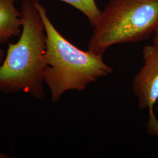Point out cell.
<instances>
[{
    "label": "cell",
    "mask_w": 158,
    "mask_h": 158,
    "mask_svg": "<svg viewBox=\"0 0 158 158\" xmlns=\"http://www.w3.org/2000/svg\"><path fill=\"white\" fill-rule=\"evenodd\" d=\"M34 1L46 33L44 81L49 88L51 101L56 102L68 91H84L89 85L113 72L103 55L81 50L60 34L48 17L45 8Z\"/></svg>",
    "instance_id": "obj_1"
},
{
    "label": "cell",
    "mask_w": 158,
    "mask_h": 158,
    "mask_svg": "<svg viewBox=\"0 0 158 158\" xmlns=\"http://www.w3.org/2000/svg\"><path fill=\"white\" fill-rule=\"evenodd\" d=\"M23 30L15 44H10L0 66V91L24 92L37 100L44 98L46 33L33 0H23Z\"/></svg>",
    "instance_id": "obj_2"
},
{
    "label": "cell",
    "mask_w": 158,
    "mask_h": 158,
    "mask_svg": "<svg viewBox=\"0 0 158 158\" xmlns=\"http://www.w3.org/2000/svg\"><path fill=\"white\" fill-rule=\"evenodd\" d=\"M158 24V0H111L101 12L89 50L104 55L119 44L148 40Z\"/></svg>",
    "instance_id": "obj_3"
},
{
    "label": "cell",
    "mask_w": 158,
    "mask_h": 158,
    "mask_svg": "<svg viewBox=\"0 0 158 158\" xmlns=\"http://www.w3.org/2000/svg\"><path fill=\"white\" fill-rule=\"evenodd\" d=\"M143 66L133 80L132 89L141 110L148 109L147 129L158 124L154 109L158 100V47L145 46L142 50Z\"/></svg>",
    "instance_id": "obj_4"
},
{
    "label": "cell",
    "mask_w": 158,
    "mask_h": 158,
    "mask_svg": "<svg viewBox=\"0 0 158 158\" xmlns=\"http://www.w3.org/2000/svg\"><path fill=\"white\" fill-rule=\"evenodd\" d=\"M15 0H0V34L7 39L21 33V12L14 6Z\"/></svg>",
    "instance_id": "obj_5"
},
{
    "label": "cell",
    "mask_w": 158,
    "mask_h": 158,
    "mask_svg": "<svg viewBox=\"0 0 158 158\" xmlns=\"http://www.w3.org/2000/svg\"><path fill=\"white\" fill-rule=\"evenodd\" d=\"M39 2L40 0H34ZM66 2L81 12L87 17L91 25L94 27L100 17L101 12L96 5L94 0H59Z\"/></svg>",
    "instance_id": "obj_6"
},
{
    "label": "cell",
    "mask_w": 158,
    "mask_h": 158,
    "mask_svg": "<svg viewBox=\"0 0 158 158\" xmlns=\"http://www.w3.org/2000/svg\"><path fill=\"white\" fill-rule=\"evenodd\" d=\"M154 36L153 37V44L158 47V24L154 31Z\"/></svg>",
    "instance_id": "obj_7"
},
{
    "label": "cell",
    "mask_w": 158,
    "mask_h": 158,
    "mask_svg": "<svg viewBox=\"0 0 158 158\" xmlns=\"http://www.w3.org/2000/svg\"><path fill=\"white\" fill-rule=\"evenodd\" d=\"M4 53L3 51L0 48V66L2 64V63L3 62L4 60Z\"/></svg>",
    "instance_id": "obj_8"
},
{
    "label": "cell",
    "mask_w": 158,
    "mask_h": 158,
    "mask_svg": "<svg viewBox=\"0 0 158 158\" xmlns=\"http://www.w3.org/2000/svg\"><path fill=\"white\" fill-rule=\"evenodd\" d=\"M6 40H7L6 38L3 35H2L1 34H0V44L5 42Z\"/></svg>",
    "instance_id": "obj_9"
},
{
    "label": "cell",
    "mask_w": 158,
    "mask_h": 158,
    "mask_svg": "<svg viewBox=\"0 0 158 158\" xmlns=\"http://www.w3.org/2000/svg\"><path fill=\"white\" fill-rule=\"evenodd\" d=\"M11 158L10 156L6 155L5 153H3L1 152H0V158Z\"/></svg>",
    "instance_id": "obj_10"
},
{
    "label": "cell",
    "mask_w": 158,
    "mask_h": 158,
    "mask_svg": "<svg viewBox=\"0 0 158 158\" xmlns=\"http://www.w3.org/2000/svg\"><path fill=\"white\" fill-rule=\"evenodd\" d=\"M155 110H156V111H158V100L157 102H156V104H155Z\"/></svg>",
    "instance_id": "obj_11"
}]
</instances>
